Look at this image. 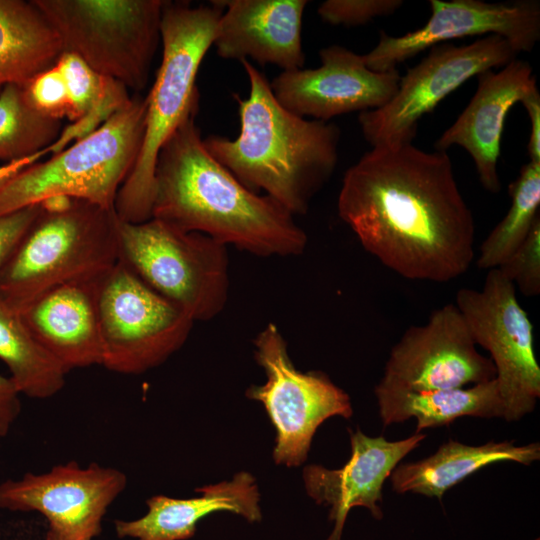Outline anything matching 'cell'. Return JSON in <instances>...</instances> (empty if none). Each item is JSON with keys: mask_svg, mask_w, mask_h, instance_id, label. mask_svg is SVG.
Instances as JSON below:
<instances>
[{"mask_svg": "<svg viewBox=\"0 0 540 540\" xmlns=\"http://www.w3.org/2000/svg\"><path fill=\"white\" fill-rule=\"evenodd\" d=\"M337 208L362 247L405 279L445 283L473 262L475 221L447 152L372 147L345 172Z\"/></svg>", "mask_w": 540, "mask_h": 540, "instance_id": "6da1fadb", "label": "cell"}, {"mask_svg": "<svg viewBox=\"0 0 540 540\" xmlns=\"http://www.w3.org/2000/svg\"><path fill=\"white\" fill-rule=\"evenodd\" d=\"M195 118L188 117L159 151L151 218L261 257L302 254L308 239L294 215L214 159Z\"/></svg>", "mask_w": 540, "mask_h": 540, "instance_id": "7a4b0ae2", "label": "cell"}, {"mask_svg": "<svg viewBox=\"0 0 540 540\" xmlns=\"http://www.w3.org/2000/svg\"><path fill=\"white\" fill-rule=\"evenodd\" d=\"M240 62L250 86L248 97L235 95L240 133L210 135L204 145L248 189L263 190L294 216L305 214L337 166L340 128L290 112L265 75L249 60Z\"/></svg>", "mask_w": 540, "mask_h": 540, "instance_id": "3957f363", "label": "cell"}, {"mask_svg": "<svg viewBox=\"0 0 540 540\" xmlns=\"http://www.w3.org/2000/svg\"><path fill=\"white\" fill-rule=\"evenodd\" d=\"M223 7L192 6L164 1L161 17L162 58L148 95L145 131L137 160L120 187L114 209L123 222L152 217L154 171L160 149L175 130L199 108L196 78L213 45Z\"/></svg>", "mask_w": 540, "mask_h": 540, "instance_id": "277c9868", "label": "cell"}, {"mask_svg": "<svg viewBox=\"0 0 540 540\" xmlns=\"http://www.w3.org/2000/svg\"><path fill=\"white\" fill-rule=\"evenodd\" d=\"M0 273V295L18 310L60 285L98 277L119 260L115 209L47 199Z\"/></svg>", "mask_w": 540, "mask_h": 540, "instance_id": "5b68a950", "label": "cell"}, {"mask_svg": "<svg viewBox=\"0 0 540 540\" xmlns=\"http://www.w3.org/2000/svg\"><path fill=\"white\" fill-rule=\"evenodd\" d=\"M146 111V98L134 94L96 130L21 170L0 188V216L57 197L114 209L140 152Z\"/></svg>", "mask_w": 540, "mask_h": 540, "instance_id": "8992f818", "label": "cell"}, {"mask_svg": "<svg viewBox=\"0 0 540 540\" xmlns=\"http://www.w3.org/2000/svg\"><path fill=\"white\" fill-rule=\"evenodd\" d=\"M72 53L139 94L161 44L165 0H32Z\"/></svg>", "mask_w": 540, "mask_h": 540, "instance_id": "52a82bcc", "label": "cell"}, {"mask_svg": "<svg viewBox=\"0 0 540 540\" xmlns=\"http://www.w3.org/2000/svg\"><path fill=\"white\" fill-rule=\"evenodd\" d=\"M119 259L194 322L219 315L228 300L227 246L150 218L119 221Z\"/></svg>", "mask_w": 540, "mask_h": 540, "instance_id": "ba28073f", "label": "cell"}, {"mask_svg": "<svg viewBox=\"0 0 540 540\" xmlns=\"http://www.w3.org/2000/svg\"><path fill=\"white\" fill-rule=\"evenodd\" d=\"M102 366L142 374L186 342L194 321L118 260L98 281Z\"/></svg>", "mask_w": 540, "mask_h": 540, "instance_id": "9c48e42d", "label": "cell"}, {"mask_svg": "<svg viewBox=\"0 0 540 540\" xmlns=\"http://www.w3.org/2000/svg\"><path fill=\"white\" fill-rule=\"evenodd\" d=\"M254 357L266 382L246 390L263 404L275 428L276 464L296 467L307 458L317 428L328 418L353 414L349 395L319 371L301 372L292 363L279 328L268 323L254 339Z\"/></svg>", "mask_w": 540, "mask_h": 540, "instance_id": "30bf717a", "label": "cell"}, {"mask_svg": "<svg viewBox=\"0 0 540 540\" xmlns=\"http://www.w3.org/2000/svg\"><path fill=\"white\" fill-rule=\"evenodd\" d=\"M454 304L475 344L490 353L503 418L517 421L532 412L540 397V367L533 326L517 300L515 285L494 268L488 270L481 290L459 289Z\"/></svg>", "mask_w": 540, "mask_h": 540, "instance_id": "8fae6325", "label": "cell"}, {"mask_svg": "<svg viewBox=\"0 0 540 540\" xmlns=\"http://www.w3.org/2000/svg\"><path fill=\"white\" fill-rule=\"evenodd\" d=\"M510 43L488 35L468 45L443 43L430 48L400 77L398 89L382 107L360 113L358 121L372 147L412 143L420 119L468 79L517 58Z\"/></svg>", "mask_w": 540, "mask_h": 540, "instance_id": "7c38bea8", "label": "cell"}, {"mask_svg": "<svg viewBox=\"0 0 540 540\" xmlns=\"http://www.w3.org/2000/svg\"><path fill=\"white\" fill-rule=\"evenodd\" d=\"M126 485L127 477L119 469L69 461L44 473L2 481L0 509L41 514L48 524L45 540H94Z\"/></svg>", "mask_w": 540, "mask_h": 540, "instance_id": "4fadbf2b", "label": "cell"}, {"mask_svg": "<svg viewBox=\"0 0 540 540\" xmlns=\"http://www.w3.org/2000/svg\"><path fill=\"white\" fill-rule=\"evenodd\" d=\"M496 369L481 355L454 303L410 326L392 347L378 385L410 391L463 388L494 380Z\"/></svg>", "mask_w": 540, "mask_h": 540, "instance_id": "5bb4252c", "label": "cell"}, {"mask_svg": "<svg viewBox=\"0 0 540 540\" xmlns=\"http://www.w3.org/2000/svg\"><path fill=\"white\" fill-rule=\"evenodd\" d=\"M431 16L419 29L401 36L381 31L378 44L364 54L366 65L378 72L433 46L453 39L497 35L506 39L517 54L530 52L540 38V2H484L481 0H431Z\"/></svg>", "mask_w": 540, "mask_h": 540, "instance_id": "9a60e30c", "label": "cell"}, {"mask_svg": "<svg viewBox=\"0 0 540 540\" xmlns=\"http://www.w3.org/2000/svg\"><path fill=\"white\" fill-rule=\"evenodd\" d=\"M321 66L282 71L270 83L278 102L301 117L328 121L355 111L384 106L396 93L397 69L378 72L359 55L343 46L331 45L319 52Z\"/></svg>", "mask_w": 540, "mask_h": 540, "instance_id": "2e32d148", "label": "cell"}, {"mask_svg": "<svg viewBox=\"0 0 540 540\" xmlns=\"http://www.w3.org/2000/svg\"><path fill=\"white\" fill-rule=\"evenodd\" d=\"M351 456L340 469H328L321 465H307L303 481L307 494L318 504L330 507L328 519L334 529L326 540H341L346 517L351 508H367L375 519L383 517L379 503L385 480L399 462L420 442L423 433L399 440L388 441L385 437H369L359 428L349 430Z\"/></svg>", "mask_w": 540, "mask_h": 540, "instance_id": "e0dca14e", "label": "cell"}, {"mask_svg": "<svg viewBox=\"0 0 540 540\" xmlns=\"http://www.w3.org/2000/svg\"><path fill=\"white\" fill-rule=\"evenodd\" d=\"M478 86L469 104L435 143L446 152L453 145L464 148L474 161L483 188L498 193L501 182L498 158L504 124L509 110L537 89L531 65L515 58L498 72L477 75Z\"/></svg>", "mask_w": 540, "mask_h": 540, "instance_id": "ac0fdd59", "label": "cell"}, {"mask_svg": "<svg viewBox=\"0 0 540 540\" xmlns=\"http://www.w3.org/2000/svg\"><path fill=\"white\" fill-rule=\"evenodd\" d=\"M223 11L213 46L230 60L252 59L283 71L303 68L302 21L306 0H220Z\"/></svg>", "mask_w": 540, "mask_h": 540, "instance_id": "d6986e66", "label": "cell"}, {"mask_svg": "<svg viewBox=\"0 0 540 540\" xmlns=\"http://www.w3.org/2000/svg\"><path fill=\"white\" fill-rule=\"evenodd\" d=\"M102 275L55 287L20 310L35 338L67 372L102 364L97 305Z\"/></svg>", "mask_w": 540, "mask_h": 540, "instance_id": "ffe728a7", "label": "cell"}, {"mask_svg": "<svg viewBox=\"0 0 540 540\" xmlns=\"http://www.w3.org/2000/svg\"><path fill=\"white\" fill-rule=\"evenodd\" d=\"M201 495L188 499L154 495L147 501V512L133 520H115L119 538L136 540H186L194 536L197 524L215 512H230L250 523L260 522V495L256 479L242 471L230 481L195 489Z\"/></svg>", "mask_w": 540, "mask_h": 540, "instance_id": "44dd1931", "label": "cell"}, {"mask_svg": "<svg viewBox=\"0 0 540 540\" xmlns=\"http://www.w3.org/2000/svg\"><path fill=\"white\" fill-rule=\"evenodd\" d=\"M539 458V443L516 446L514 441H490L471 446L449 440L423 460L397 465L389 477L397 493L413 492L441 500L448 489L487 465L501 461L530 465Z\"/></svg>", "mask_w": 540, "mask_h": 540, "instance_id": "7402d4cb", "label": "cell"}, {"mask_svg": "<svg viewBox=\"0 0 540 540\" xmlns=\"http://www.w3.org/2000/svg\"><path fill=\"white\" fill-rule=\"evenodd\" d=\"M375 395L385 426L416 418V433L425 428L448 425L463 416H504L496 379L469 388L431 391H410L377 385Z\"/></svg>", "mask_w": 540, "mask_h": 540, "instance_id": "603a6c76", "label": "cell"}, {"mask_svg": "<svg viewBox=\"0 0 540 540\" xmlns=\"http://www.w3.org/2000/svg\"><path fill=\"white\" fill-rule=\"evenodd\" d=\"M60 41L32 0H0V90L56 64Z\"/></svg>", "mask_w": 540, "mask_h": 540, "instance_id": "cb8c5ba5", "label": "cell"}, {"mask_svg": "<svg viewBox=\"0 0 540 540\" xmlns=\"http://www.w3.org/2000/svg\"><path fill=\"white\" fill-rule=\"evenodd\" d=\"M0 360L21 395L47 399L65 385L68 372L35 338L20 310L1 295Z\"/></svg>", "mask_w": 540, "mask_h": 540, "instance_id": "d4e9b609", "label": "cell"}, {"mask_svg": "<svg viewBox=\"0 0 540 540\" xmlns=\"http://www.w3.org/2000/svg\"><path fill=\"white\" fill-rule=\"evenodd\" d=\"M56 65L70 100L68 120L71 124L62 130V135L70 142L96 130L132 98L123 84L99 74L72 53L63 52Z\"/></svg>", "mask_w": 540, "mask_h": 540, "instance_id": "484cf974", "label": "cell"}, {"mask_svg": "<svg viewBox=\"0 0 540 540\" xmlns=\"http://www.w3.org/2000/svg\"><path fill=\"white\" fill-rule=\"evenodd\" d=\"M511 205L504 218L482 242L476 265L491 270L503 264L525 241L540 218V162L522 166L509 185Z\"/></svg>", "mask_w": 540, "mask_h": 540, "instance_id": "4316f807", "label": "cell"}, {"mask_svg": "<svg viewBox=\"0 0 540 540\" xmlns=\"http://www.w3.org/2000/svg\"><path fill=\"white\" fill-rule=\"evenodd\" d=\"M62 120L48 117L29 101L24 85L0 90V160L6 163L44 151L59 138Z\"/></svg>", "mask_w": 540, "mask_h": 540, "instance_id": "83f0119b", "label": "cell"}, {"mask_svg": "<svg viewBox=\"0 0 540 540\" xmlns=\"http://www.w3.org/2000/svg\"><path fill=\"white\" fill-rule=\"evenodd\" d=\"M521 293L533 297L540 293V218L520 247L498 267Z\"/></svg>", "mask_w": 540, "mask_h": 540, "instance_id": "f1b7e54d", "label": "cell"}, {"mask_svg": "<svg viewBox=\"0 0 540 540\" xmlns=\"http://www.w3.org/2000/svg\"><path fill=\"white\" fill-rule=\"evenodd\" d=\"M32 105L44 115L62 120L70 114V100L64 78L55 64L24 85Z\"/></svg>", "mask_w": 540, "mask_h": 540, "instance_id": "f546056e", "label": "cell"}, {"mask_svg": "<svg viewBox=\"0 0 540 540\" xmlns=\"http://www.w3.org/2000/svg\"><path fill=\"white\" fill-rule=\"evenodd\" d=\"M402 4L401 0H326L317 12L324 22L331 25L357 26L391 15Z\"/></svg>", "mask_w": 540, "mask_h": 540, "instance_id": "4dcf8cb0", "label": "cell"}, {"mask_svg": "<svg viewBox=\"0 0 540 540\" xmlns=\"http://www.w3.org/2000/svg\"><path fill=\"white\" fill-rule=\"evenodd\" d=\"M40 209L35 204L0 216V273Z\"/></svg>", "mask_w": 540, "mask_h": 540, "instance_id": "1f68e13d", "label": "cell"}, {"mask_svg": "<svg viewBox=\"0 0 540 540\" xmlns=\"http://www.w3.org/2000/svg\"><path fill=\"white\" fill-rule=\"evenodd\" d=\"M20 395L12 380L0 374V438L8 435L20 415Z\"/></svg>", "mask_w": 540, "mask_h": 540, "instance_id": "d6a6232c", "label": "cell"}, {"mask_svg": "<svg viewBox=\"0 0 540 540\" xmlns=\"http://www.w3.org/2000/svg\"><path fill=\"white\" fill-rule=\"evenodd\" d=\"M531 124L527 151L531 162H540V94L530 92L522 101Z\"/></svg>", "mask_w": 540, "mask_h": 540, "instance_id": "836d02e7", "label": "cell"}, {"mask_svg": "<svg viewBox=\"0 0 540 540\" xmlns=\"http://www.w3.org/2000/svg\"><path fill=\"white\" fill-rule=\"evenodd\" d=\"M56 147L53 143L51 146L46 148L44 151L35 154L31 157L5 163L3 165H0V188L13 176H15L17 173H19L24 168L38 162L39 159H41L43 156L47 155L48 153H54Z\"/></svg>", "mask_w": 540, "mask_h": 540, "instance_id": "e575fe53", "label": "cell"}]
</instances>
